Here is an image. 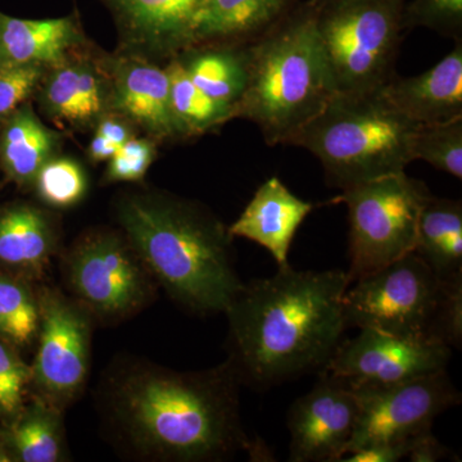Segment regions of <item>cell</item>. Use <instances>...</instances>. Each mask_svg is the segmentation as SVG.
Segmentation results:
<instances>
[{
  "mask_svg": "<svg viewBox=\"0 0 462 462\" xmlns=\"http://www.w3.org/2000/svg\"><path fill=\"white\" fill-rule=\"evenodd\" d=\"M96 133L107 138L118 148L135 136L134 125L124 116L115 112H108L100 118L96 126Z\"/></svg>",
  "mask_w": 462,
  "mask_h": 462,
  "instance_id": "obj_36",
  "label": "cell"
},
{
  "mask_svg": "<svg viewBox=\"0 0 462 462\" xmlns=\"http://www.w3.org/2000/svg\"><path fill=\"white\" fill-rule=\"evenodd\" d=\"M238 374L229 360L203 372L130 365L109 380L108 416L134 449L158 461H221L236 452L272 461L263 440L245 433Z\"/></svg>",
  "mask_w": 462,
  "mask_h": 462,
  "instance_id": "obj_1",
  "label": "cell"
},
{
  "mask_svg": "<svg viewBox=\"0 0 462 462\" xmlns=\"http://www.w3.org/2000/svg\"><path fill=\"white\" fill-rule=\"evenodd\" d=\"M438 337L451 348H461L462 273L446 279L445 297L438 320Z\"/></svg>",
  "mask_w": 462,
  "mask_h": 462,
  "instance_id": "obj_34",
  "label": "cell"
},
{
  "mask_svg": "<svg viewBox=\"0 0 462 462\" xmlns=\"http://www.w3.org/2000/svg\"><path fill=\"white\" fill-rule=\"evenodd\" d=\"M125 236L170 297L199 315L224 314L243 287L229 227L199 203L167 193L118 202Z\"/></svg>",
  "mask_w": 462,
  "mask_h": 462,
  "instance_id": "obj_3",
  "label": "cell"
},
{
  "mask_svg": "<svg viewBox=\"0 0 462 462\" xmlns=\"http://www.w3.org/2000/svg\"><path fill=\"white\" fill-rule=\"evenodd\" d=\"M300 2L205 0L191 21L182 51L206 44H249L269 32Z\"/></svg>",
  "mask_w": 462,
  "mask_h": 462,
  "instance_id": "obj_19",
  "label": "cell"
},
{
  "mask_svg": "<svg viewBox=\"0 0 462 462\" xmlns=\"http://www.w3.org/2000/svg\"><path fill=\"white\" fill-rule=\"evenodd\" d=\"M413 251L440 279L462 273V203L430 194L422 207Z\"/></svg>",
  "mask_w": 462,
  "mask_h": 462,
  "instance_id": "obj_24",
  "label": "cell"
},
{
  "mask_svg": "<svg viewBox=\"0 0 462 462\" xmlns=\"http://www.w3.org/2000/svg\"><path fill=\"white\" fill-rule=\"evenodd\" d=\"M39 325L38 296L20 276L0 272V340L14 348L29 346Z\"/></svg>",
  "mask_w": 462,
  "mask_h": 462,
  "instance_id": "obj_27",
  "label": "cell"
},
{
  "mask_svg": "<svg viewBox=\"0 0 462 462\" xmlns=\"http://www.w3.org/2000/svg\"><path fill=\"white\" fill-rule=\"evenodd\" d=\"M351 282L340 269L288 264L243 284L224 312L227 360L242 384L266 391L324 369L346 329L343 297Z\"/></svg>",
  "mask_w": 462,
  "mask_h": 462,
  "instance_id": "obj_2",
  "label": "cell"
},
{
  "mask_svg": "<svg viewBox=\"0 0 462 462\" xmlns=\"http://www.w3.org/2000/svg\"><path fill=\"white\" fill-rule=\"evenodd\" d=\"M78 14L48 20H26L0 12V51L5 63L50 69L87 47Z\"/></svg>",
  "mask_w": 462,
  "mask_h": 462,
  "instance_id": "obj_20",
  "label": "cell"
},
{
  "mask_svg": "<svg viewBox=\"0 0 462 462\" xmlns=\"http://www.w3.org/2000/svg\"><path fill=\"white\" fill-rule=\"evenodd\" d=\"M38 300L41 325L32 382L42 400L62 410L80 393L89 374L90 314L57 289H42Z\"/></svg>",
  "mask_w": 462,
  "mask_h": 462,
  "instance_id": "obj_11",
  "label": "cell"
},
{
  "mask_svg": "<svg viewBox=\"0 0 462 462\" xmlns=\"http://www.w3.org/2000/svg\"><path fill=\"white\" fill-rule=\"evenodd\" d=\"M316 2L321 3V2H325V0H316Z\"/></svg>",
  "mask_w": 462,
  "mask_h": 462,
  "instance_id": "obj_40",
  "label": "cell"
},
{
  "mask_svg": "<svg viewBox=\"0 0 462 462\" xmlns=\"http://www.w3.org/2000/svg\"><path fill=\"white\" fill-rule=\"evenodd\" d=\"M383 96L403 116L419 125L462 118V41L437 65L413 78L394 75Z\"/></svg>",
  "mask_w": 462,
  "mask_h": 462,
  "instance_id": "obj_16",
  "label": "cell"
},
{
  "mask_svg": "<svg viewBox=\"0 0 462 462\" xmlns=\"http://www.w3.org/2000/svg\"><path fill=\"white\" fill-rule=\"evenodd\" d=\"M358 418L356 392L340 380L319 373V380L289 409L291 462H340Z\"/></svg>",
  "mask_w": 462,
  "mask_h": 462,
  "instance_id": "obj_13",
  "label": "cell"
},
{
  "mask_svg": "<svg viewBox=\"0 0 462 462\" xmlns=\"http://www.w3.org/2000/svg\"><path fill=\"white\" fill-rule=\"evenodd\" d=\"M66 275L76 300L105 320L138 311L152 294L147 266L126 236L91 231L69 251Z\"/></svg>",
  "mask_w": 462,
  "mask_h": 462,
  "instance_id": "obj_9",
  "label": "cell"
},
{
  "mask_svg": "<svg viewBox=\"0 0 462 462\" xmlns=\"http://www.w3.org/2000/svg\"><path fill=\"white\" fill-rule=\"evenodd\" d=\"M5 65V58H3L2 51H0V67Z\"/></svg>",
  "mask_w": 462,
  "mask_h": 462,
  "instance_id": "obj_39",
  "label": "cell"
},
{
  "mask_svg": "<svg viewBox=\"0 0 462 462\" xmlns=\"http://www.w3.org/2000/svg\"><path fill=\"white\" fill-rule=\"evenodd\" d=\"M173 57L203 93L233 108L236 116L248 83L247 44L197 45Z\"/></svg>",
  "mask_w": 462,
  "mask_h": 462,
  "instance_id": "obj_23",
  "label": "cell"
},
{
  "mask_svg": "<svg viewBox=\"0 0 462 462\" xmlns=\"http://www.w3.org/2000/svg\"><path fill=\"white\" fill-rule=\"evenodd\" d=\"M418 126L388 102L382 88L337 91L293 145L311 152L331 187L345 190L406 171Z\"/></svg>",
  "mask_w": 462,
  "mask_h": 462,
  "instance_id": "obj_5",
  "label": "cell"
},
{
  "mask_svg": "<svg viewBox=\"0 0 462 462\" xmlns=\"http://www.w3.org/2000/svg\"><path fill=\"white\" fill-rule=\"evenodd\" d=\"M413 161L421 160L439 171L462 179V118L419 125L411 142Z\"/></svg>",
  "mask_w": 462,
  "mask_h": 462,
  "instance_id": "obj_28",
  "label": "cell"
},
{
  "mask_svg": "<svg viewBox=\"0 0 462 462\" xmlns=\"http://www.w3.org/2000/svg\"><path fill=\"white\" fill-rule=\"evenodd\" d=\"M314 208V203L298 199L273 176L260 185L229 231L233 236L261 245L279 267H285L297 230Z\"/></svg>",
  "mask_w": 462,
  "mask_h": 462,
  "instance_id": "obj_17",
  "label": "cell"
},
{
  "mask_svg": "<svg viewBox=\"0 0 462 462\" xmlns=\"http://www.w3.org/2000/svg\"><path fill=\"white\" fill-rule=\"evenodd\" d=\"M58 243L53 218L30 203L0 208V269L20 278L45 272Z\"/></svg>",
  "mask_w": 462,
  "mask_h": 462,
  "instance_id": "obj_21",
  "label": "cell"
},
{
  "mask_svg": "<svg viewBox=\"0 0 462 462\" xmlns=\"http://www.w3.org/2000/svg\"><path fill=\"white\" fill-rule=\"evenodd\" d=\"M117 149V145L114 143L96 133L89 143V147H88V156L94 163L107 162Z\"/></svg>",
  "mask_w": 462,
  "mask_h": 462,
  "instance_id": "obj_38",
  "label": "cell"
},
{
  "mask_svg": "<svg viewBox=\"0 0 462 462\" xmlns=\"http://www.w3.org/2000/svg\"><path fill=\"white\" fill-rule=\"evenodd\" d=\"M173 116L185 139L214 132L236 118V111L212 99L191 81L178 57L166 66Z\"/></svg>",
  "mask_w": 462,
  "mask_h": 462,
  "instance_id": "obj_26",
  "label": "cell"
},
{
  "mask_svg": "<svg viewBox=\"0 0 462 462\" xmlns=\"http://www.w3.org/2000/svg\"><path fill=\"white\" fill-rule=\"evenodd\" d=\"M355 392L358 418L346 455L376 443L412 439L428 433L440 413L461 403V393L447 370Z\"/></svg>",
  "mask_w": 462,
  "mask_h": 462,
  "instance_id": "obj_10",
  "label": "cell"
},
{
  "mask_svg": "<svg viewBox=\"0 0 462 462\" xmlns=\"http://www.w3.org/2000/svg\"><path fill=\"white\" fill-rule=\"evenodd\" d=\"M430 194L424 182L406 171L342 190L336 202L348 208L346 273L352 282L413 252L419 217Z\"/></svg>",
  "mask_w": 462,
  "mask_h": 462,
  "instance_id": "obj_7",
  "label": "cell"
},
{
  "mask_svg": "<svg viewBox=\"0 0 462 462\" xmlns=\"http://www.w3.org/2000/svg\"><path fill=\"white\" fill-rule=\"evenodd\" d=\"M316 18L318 3L300 0L247 44L248 83L236 117L256 124L270 147L293 145L337 94Z\"/></svg>",
  "mask_w": 462,
  "mask_h": 462,
  "instance_id": "obj_4",
  "label": "cell"
},
{
  "mask_svg": "<svg viewBox=\"0 0 462 462\" xmlns=\"http://www.w3.org/2000/svg\"><path fill=\"white\" fill-rule=\"evenodd\" d=\"M449 456H451V451L442 445L431 431H428L419 437L407 458L412 462H436L446 460Z\"/></svg>",
  "mask_w": 462,
  "mask_h": 462,
  "instance_id": "obj_37",
  "label": "cell"
},
{
  "mask_svg": "<svg viewBox=\"0 0 462 462\" xmlns=\"http://www.w3.org/2000/svg\"><path fill=\"white\" fill-rule=\"evenodd\" d=\"M62 410L39 398L21 412L5 434L14 461L57 462L62 457Z\"/></svg>",
  "mask_w": 462,
  "mask_h": 462,
  "instance_id": "obj_25",
  "label": "cell"
},
{
  "mask_svg": "<svg viewBox=\"0 0 462 462\" xmlns=\"http://www.w3.org/2000/svg\"><path fill=\"white\" fill-rule=\"evenodd\" d=\"M316 3V27L337 91L380 89L397 75L406 0Z\"/></svg>",
  "mask_w": 462,
  "mask_h": 462,
  "instance_id": "obj_6",
  "label": "cell"
},
{
  "mask_svg": "<svg viewBox=\"0 0 462 462\" xmlns=\"http://www.w3.org/2000/svg\"><path fill=\"white\" fill-rule=\"evenodd\" d=\"M106 56L94 57L85 48L50 67L36 91L42 114L62 129H96L111 112V80Z\"/></svg>",
  "mask_w": 462,
  "mask_h": 462,
  "instance_id": "obj_14",
  "label": "cell"
},
{
  "mask_svg": "<svg viewBox=\"0 0 462 462\" xmlns=\"http://www.w3.org/2000/svg\"><path fill=\"white\" fill-rule=\"evenodd\" d=\"M105 58L111 112L124 116L157 142L185 139L173 116L166 67L135 53Z\"/></svg>",
  "mask_w": 462,
  "mask_h": 462,
  "instance_id": "obj_15",
  "label": "cell"
},
{
  "mask_svg": "<svg viewBox=\"0 0 462 462\" xmlns=\"http://www.w3.org/2000/svg\"><path fill=\"white\" fill-rule=\"evenodd\" d=\"M402 23L404 30L424 27L462 41V0H411L404 5Z\"/></svg>",
  "mask_w": 462,
  "mask_h": 462,
  "instance_id": "obj_30",
  "label": "cell"
},
{
  "mask_svg": "<svg viewBox=\"0 0 462 462\" xmlns=\"http://www.w3.org/2000/svg\"><path fill=\"white\" fill-rule=\"evenodd\" d=\"M445 291L446 279L410 252L349 284L343 297L346 328L440 340L438 320Z\"/></svg>",
  "mask_w": 462,
  "mask_h": 462,
  "instance_id": "obj_8",
  "label": "cell"
},
{
  "mask_svg": "<svg viewBox=\"0 0 462 462\" xmlns=\"http://www.w3.org/2000/svg\"><path fill=\"white\" fill-rule=\"evenodd\" d=\"M32 185L45 205L65 209L84 199L88 178L78 161L56 156L39 170Z\"/></svg>",
  "mask_w": 462,
  "mask_h": 462,
  "instance_id": "obj_29",
  "label": "cell"
},
{
  "mask_svg": "<svg viewBox=\"0 0 462 462\" xmlns=\"http://www.w3.org/2000/svg\"><path fill=\"white\" fill-rule=\"evenodd\" d=\"M157 157V141L151 138H134L121 145L107 161L105 181L136 182L147 175L149 167Z\"/></svg>",
  "mask_w": 462,
  "mask_h": 462,
  "instance_id": "obj_32",
  "label": "cell"
},
{
  "mask_svg": "<svg viewBox=\"0 0 462 462\" xmlns=\"http://www.w3.org/2000/svg\"><path fill=\"white\" fill-rule=\"evenodd\" d=\"M30 382L32 367L21 360L14 346L0 340V412L14 415L20 411Z\"/></svg>",
  "mask_w": 462,
  "mask_h": 462,
  "instance_id": "obj_33",
  "label": "cell"
},
{
  "mask_svg": "<svg viewBox=\"0 0 462 462\" xmlns=\"http://www.w3.org/2000/svg\"><path fill=\"white\" fill-rule=\"evenodd\" d=\"M419 437L364 447L349 452L342 458V462H398L409 457Z\"/></svg>",
  "mask_w": 462,
  "mask_h": 462,
  "instance_id": "obj_35",
  "label": "cell"
},
{
  "mask_svg": "<svg viewBox=\"0 0 462 462\" xmlns=\"http://www.w3.org/2000/svg\"><path fill=\"white\" fill-rule=\"evenodd\" d=\"M47 69L38 65L5 63L0 67V123L29 103L41 87Z\"/></svg>",
  "mask_w": 462,
  "mask_h": 462,
  "instance_id": "obj_31",
  "label": "cell"
},
{
  "mask_svg": "<svg viewBox=\"0 0 462 462\" xmlns=\"http://www.w3.org/2000/svg\"><path fill=\"white\" fill-rule=\"evenodd\" d=\"M114 14L125 42L161 57L182 51L205 0H100Z\"/></svg>",
  "mask_w": 462,
  "mask_h": 462,
  "instance_id": "obj_18",
  "label": "cell"
},
{
  "mask_svg": "<svg viewBox=\"0 0 462 462\" xmlns=\"http://www.w3.org/2000/svg\"><path fill=\"white\" fill-rule=\"evenodd\" d=\"M452 348L430 338H410L374 329H360L342 339L324 369L355 391L388 387L407 380L445 372Z\"/></svg>",
  "mask_w": 462,
  "mask_h": 462,
  "instance_id": "obj_12",
  "label": "cell"
},
{
  "mask_svg": "<svg viewBox=\"0 0 462 462\" xmlns=\"http://www.w3.org/2000/svg\"><path fill=\"white\" fill-rule=\"evenodd\" d=\"M60 134L44 125L32 105L0 123V167L18 187H32L39 170L58 156Z\"/></svg>",
  "mask_w": 462,
  "mask_h": 462,
  "instance_id": "obj_22",
  "label": "cell"
}]
</instances>
